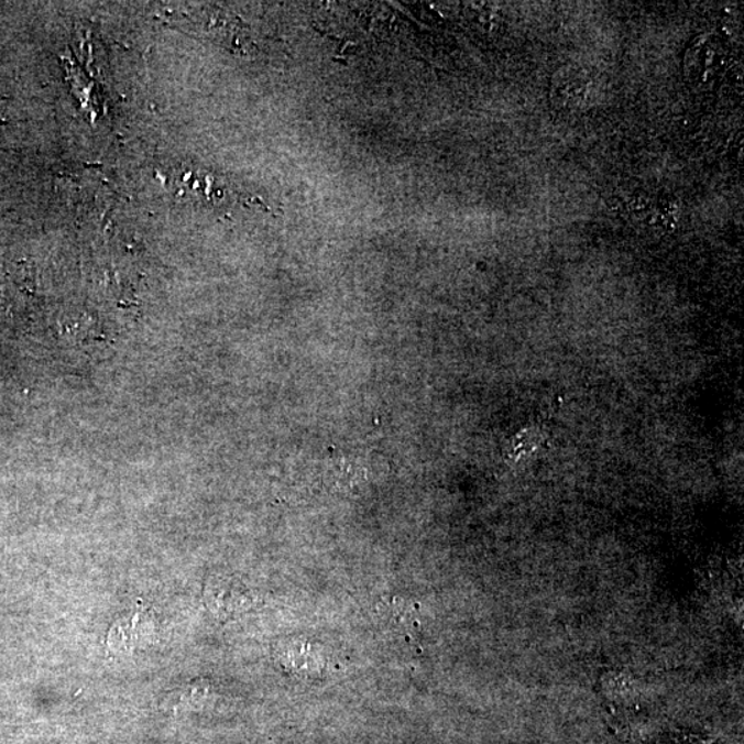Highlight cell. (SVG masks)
Returning <instances> with one entry per match:
<instances>
[{
	"instance_id": "obj_1",
	"label": "cell",
	"mask_w": 744,
	"mask_h": 744,
	"mask_svg": "<svg viewBox=\"0 0 744 744\" xmlns=\"http://www.w3.org/2000/svg\"><path fill=\"white\" fill-rule=\"evenodd\" d=\"M595 98V81L581 69L560 70L551 87V100L567 111H583Z\"/></svg>"
},
{
	"instance_id": "obj_2",
	"label": "cell",
	"mask_w": 744,
	"mask_h": 744,
	"mask_svg": "<svg viewBox=\"0 0 744 744\" xmlns=\"http://www.w3.org/2000/svg\"><path fill=\"white\" fill-rule=\"evenodd\" d=\"M206 601L215 614L229 617L249 609L248 590L231 578H215L206 588Z\"/></svg>"
}]
</instances>
